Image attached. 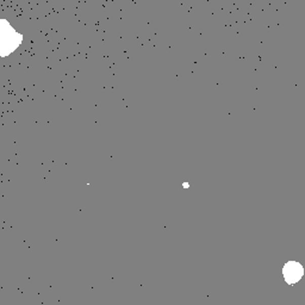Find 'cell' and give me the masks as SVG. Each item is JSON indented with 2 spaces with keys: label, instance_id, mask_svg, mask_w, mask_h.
I'll return each mask as SVG.
<instances>
[{
  "label": "cell",
  "instance_id": "obj_1",
  "mask_svg": "<svg viewBox=\"0 0 305 305\" xmlns=\"http://www.w3.org/2000/svg\"><path fill=\"white\" fill-rule=\"evenodd\" d=\"M281 274H283L284 281H285L287 285L293 286L303 279L305 270L300 262H298L296 260H290L283 266Z\"/></svg>",
  "mask_w": 305,
  "mask_h": 305
},
{
  "label": "cell",
  "instance_id": "obj_2",
  "mask_svg": "<svg viewBox=\"0 0 305 305\" xmlns=\"http://www.w3.org/2000/svg\"><path fill=\"white\" fill-rule=\"evenodd\" d=\"M6 23V20H5ZM22 42V36L18 35L11 26L6 23V28L2 24V55L6 56L11 54Z\"/></svg>",
  "mask_w": 305,
  "mask_h": 305
},
{
  "label": "cell",
  "instance_id": "obj_3",
  "mask_svg": "<svg viewBox=\"0 0 305 305\" xmlns=\"http://www.w3.org/2000/svg\"><path fill=\"white\" fill-rule=\"evenodd\" d=\"M182 187H184V188H188L189 187V184H188V182H184V184H182Z\"/></svg>",
  "mask_w": 305,
  "mask_h": 305
}]
</instances>
